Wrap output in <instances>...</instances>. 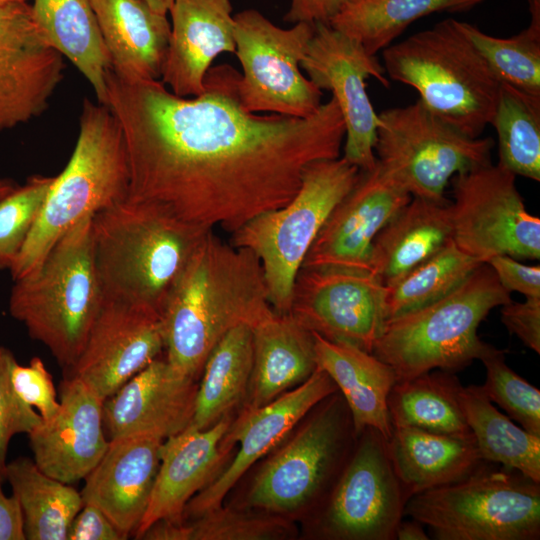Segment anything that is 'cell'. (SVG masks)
Masks as SVG:
<instances>
[{
    "label": "cell",
    "mask_w": 540,
    "mask_h": 540,
    "mask_svg": "<svg viewBox=\"0 0 540 540\" xmlns=\"http://www.w3.org/2000/svg\"><path fill=\"white\" fill-rule=\"evenodd\" d=\"M359 171L341 156L316 161L304 170L288 204L256 215L232 233V245L250 250L259 259L275 313L288 314L293 285L307 252Z\"/></svg>",
    "instance_id": "obj_9"
},
{
    "label": "cell",
    "mask_w": 540,
    "mask_h": 540,
    "mask_svg": "<svg viewBox=\"0 0 540 540\" xmlns=\"http://www.w3.org/2000/svg\"><path fill=\"white\" fill-rule=\"evenodd\" d=\"M230 0H174L161 82L179 97H195L221 53L235 52Z\"/></svg>",
    "instance_id": "obj_24"
},
{
    "label": "cell",
    "mask_w": 540,
    "mask_h": 540,
    "mask_svg": "<svg viewBox=\"0 0 540 540\" xmlns=\"http://www.w3.org/2000/svg\"><path fill=\"white\" fill-rule=\"evenodd\" d=\"M314 30L305 22L281 28L256 9L234 14L237 95L246 111L304 118L319 109L322 90L300 71Z\"/></svg>",
    "instance_id": "obj_12"
},
{
    "label": "cell",
    "mask_w": 540,
    "mask_h": 540,
    "mask_svg": "<svg viewBox=\"0 0 540 540\" xmlns=\"http://www.w3.org/2000/svg\"><path fill=\"white\" fill-rule=\"evenodd\" d=\"M349 0H290L284 16L289 23L329 24Z\"/></svg>",
    "instance_id": "obj_48"
},
{
    "label": "cell",
    "mask_w": 540,
    "mask_h": 540,
    "mask_svg": "<svg viewBox=\"0 0 540 540\" xmlns=\"http://www.w3.org/2000/svg\"><path fill=\"white\" fill-rule=\"evenodd\" d=\"M163 349L157 312L104 298L68 375L84 381L105 400L157 359Z\"/></svg>",
    "instance_id": "obj_19"
},
{
    "label": "cell",
    "mask_w": 540,
    "mask_h": 540,
    "mask_svg": "<svg viewBox=\"0 0 540 540\" xmlns=\"http://www.w3.org/2000/svg\"><path fill=\"white\" fill-rule=\"evenodd\" d=\"M93 216L73 225L36 270L15 280L9 299L10 314L67 370L104 300L94 261Z\"/></svg>",
    "instance_id": "obj_6"
},
{
    "label": "cell",
    "mask_w": 540,
    "mask_h": 540,
    "mask_svg": "<svg viewBox=\"0 0 540 540\" xmlns=\"http://www.w3.org/2000/svg\"><path fill=\"white\" fill-rule=\"evenodd\" d=\"M54 177L34 175L0 200V270L10 269L49 193Z\"/></svg>",
    "instance_id": "obj_42"
},
{
    "label": "cell",
    "mask_w": 540,
    "mask_h": 540,
    "mask_svg": "<svg viewBox=\"0 0 540 540\" xmlns=\"http://www.w3.org/2000/svg\"><path fill=\"white\" fill-rule=\"evenodd\" d=\"M16 359L11 350L0 345V466L6 465L10 440L16 434L32 432L42 423L39 413L15 392L11 370Z\"/></svg>",
    "instance_id": "obj_43"
},
{
    "label": "cell",
    "mask_w": 540,
    "mask_h": 540,
    "mask_svg": "<svg viewBox=\"0 0 540 540\" xmlns=\"http://www.w3.org/2000/svg\"><path fill=\"white\" fill-rule=\"evenodd\" d=\"M300 68L320 90L330 91L339 107L345 124L342 157L360 170L373 168L380 119L366 80L373 77L385 87L390 85L376 55L330 24L317 23Z\"/></svg>",
    "instance_id": "obj_15"
},
{
    "label": "cell",
    "mask_w": 540,
    "mask_h": 540,
    "mask_svg": "<svg viewBox=\"0 0 540 540\" xmlns=\"http://www.w3.org/2000/svg\"><path fill=\"white\" fill-rule=\"evenodd\" d=\"M112 70L131 80H159L170 22L144 0H90Z\"/></svg>",
    "instance_id": "obj_26"
},
{
    "label": "cell",
    "mask_w": 540,
    "mask_h": 540,
    "mask_svg": "<svg viewBox=\"0 0 540 540\" xmlns=\"http://www.w3.org/2000/svg\"><path fill=\"white\" fill-rule=\"evenodd\" d=\"M210 230L127 198L98 211L92 237L104 298L160 315L169 291Z\"/></svg>",
    "instance_id": "obj_3"
},
{
    "label": "cell",
    "mask_w": 540,
    "mask_h": 540,
    "mask_svg": "<svg viewBox=\"0 0 540 540\" xmlns=\"http://www.w3.org/2000/svg\"><path fill=\"white\" fill-rule=\"evenodd\" d=\"M387 448L408 500L424 491L460 481L486 462L472 433L451 435L398 426L392 428Z\"/></svg>",
    "instance_id": "obj_28"
},
{
    "label": "cell",
    "mask_w": 540,
    "mask_h": 540,
    "mask_svg": "<svg viewBox=\"0 0 540 540\" xmlns=\"http://www.w3.org/2000/svg\"><path fill=\"white\" fill-rule=\"evenodd\" d=\"M483 263L451 239L435 254L385 285L387 319L433 303L458 288Z\"/></svg>",
    "instance_id": "obj_38"
},
{
    "label": "cell",
    "mask_w": 540,
    "mask_h": 540,
    "mask_svg": "<svg viewBox=\"0 0 540 540\" xmlns=\"http://www.w3.org/2000/svg\"><path fill=\"white\" fill-rule=\"evenodd\" d=\"M460 401L482 459L517 470L540 483V436L501 413L480 385L463 386Z\"/></svg>",
    "instance_id": "obj_35"
},
{
    "label": "cell",
    "mask_w": 540,
    "mask_h": 540,
    "mask_svg": "<svg viewBox=\"0 0 540 540\" xmlns=\"http://www.w3.org/2000/svg\"><path fill=\"white\" fill-rule=\"evenodd\" d=\"M510 294L483 263L443 298L387 319L372 353L393 369L397 381L435 369L455 373L487 350L477 329L492 309L511 301Z\"/></svg>",
    "instance_id": "obj_7"
},
{
    "label": "cell",
    "mask_w": 540,
    "mask_h": 540,
    "mask_svg": "<svg viewBox=\"0 0 540 540\" xmlns=\"http://www.w3.org/2000/svg\"><path fill=\"white\" fill-rule=\"evenodd\" d=\"M404 515L436 540H539L540 483L485 462L460 481L412 496Z\"/></svg>",
    "instance_id": "obj_8"
},
{
    "label": "cell",
    "mask_w": 540,
    "mask_h": 540,
    "mask_svg": "<svg viewBox=\"0 0 540 540\" xmlns=\"http://www.w3.org/2000/svg\"><path fill=\"white\" fill-rule=\"evenodd\" d=\"M338 391L331 377L319 367L302 384L257 408H245L231 422L222 447L239 449L230 464L186 505L183 520L222 506L227 493L249 468L276 446L322 400Z\"/></svg>",
    "instance_id": "obj_18"
},
{
    "label": "cell",
    "mask_w": 540,
    "mask_h": 540,
    "mask_svg": "<svg viewBox=\"0 0 540 540\" xmlns=\"http://www.w3.org/2000/svg\"><path fill=\"white\" fill-rule=\"evenodd\" d=\"M313 335L317 367L336 384L349 409L356 436L372 427L388 440L393 427L387 399L397 382L393 369L355 345Z\"/></svg>",
    "instance_id": "obj_27"
},
{
    "label": "cell",
    "mask_w": 540,
    "mask_h": 540,
    "mask_svg": "<svg viewBox=\"0 0 540 540\" xmlns=\"http://www.w3.org/2000/svg\"><path fill=\"white\" fill-rule=\"evenodd\" d=\"M356 440L347 404L336 391L261 467L247 494V506L285 514L321 499L346 465Z\"/></svg>",
    "instance_id": "obj_10"
},
{
    "label": "cell",
    "mask_w": 540,
    "mask_h": 540,
    "mask_svg": "<svg viewBox=\"0 0 540 540\" xmlns=\"http://www.w3.org/2000/svg\"><path fill=\"white\" fill-rule=\"evenodd\" d=\"M104 400L84 381L68 375L60 385V411L28 434L33 460L47 475L67 484L84 479L109 445Z\"/></svg>",
    "instance_id": "obj_22"
},
{
    "label": "cell",
    "mask_w": 540,
    "mask_h": 540,
    "mask_svg": "<svg viewBox=\"0 0 540 540\" xmlns=\"http://www.w3.org/2000/svg\"><path fill=\"white\" fill-rule=\"evenodd\" d=\"M515 178L492 163L452 178V240L482 263L497 255L540 258V219L526 210Z\"/></svg>",
    "instance_id": "obj_13"
},
{
    "label": "cell",
    "mask_w": 540,
    "mask_h": 540,
    "mask_svg": "<svg viewBox=\"0 0 540 540\" xmlns=\"http://www.w3.org/2000/svg\"><path fill=\"white\" fill-rule=\"evenodd\" d=\"M252 366V328L240 325L210 352L198 384L194 414L186 429L204 430L228 416L248 391Z\"/></svg>",
    "instance_id": "obj_32"
},
{
    "label": "cell",
    "mask_w": 540,
    "mask_h": 540,
    "mask_svg": "<svg viewBox=\"0 0 540 540\" xmlns=\"http://www.w3.org/2000/svg\"><path fill=\"white\" fill-rule=\"evenodd\" d=\"M279 514L252 515L222 506L183 522L184 540H270L293 535Z\"/></svg>",
    "instance_id": "obj_41"
},
{
    "label": "cell",
    "mask_w": 540,
    "mask_h": 540,
    "mask_svg": "<svg viewBox=\"0 0 540 540\" xmlns=\"http://www.w3.org/2000/svg\"><path fill=\"white\" fill-rule=\"evenodd\" d=\"M378 116L376 159L412 197L444 200L455 175L491 163L492 138L466 136L419 100Z\"/></svg>",
    "instance_id": "obj_11"
},
{
    "label": "cell",
    "mask_w": 540,
    "mask_h": 540,
    "mask_svg": "<svg viewBox=\"0 0 540 540\" xmlns=\"http://www.w3.org/2000/svg\"><path fill=\"white\" fill-rule=\"evenodd\" d=\"M288 314L312 333L372 353L387 320L385 285L371 271L301 267Z\"/></svg>",
    "instance_id": "obj_16"
},
{
    "label": "cell",
    "mask_w": 540,
    "mask_h": 540,
    "mask_svg": "<svg viewBox=\"0 0 540 540\" xmlns=\"http://www.w3.org/2000/svg\"><path fill=\"white\" fill-rule=\"evenodd\" d=\"M253 366L246 408L261 407L305 382L316 370L314 335L289 314L252 328Z\"/></svg>",
    "instance_id": "obj_29"
},
{
    "label": "cell",
    "mask_w": 540,
    "mask_h": 540,
    "mask_svg": "<svg viewBox=\"0 0 540 540\" xmlns=\"http://www.w3.org/2000/svg\"><path fill=\"white\" fill-rule=\"evenodd\" d=\"M451 239L450 201L412 197L375 237L370 270L384 285L389 284Z\"/></svg>",
    "instance_id": "obj_30"
},
{
    "label": "cell",
    "mask_w": 540,
    "mask_h": 540,
    "mask_svg": "<svg viewBox=\"0 0 540 540\" xmlns=\"http://www.w3.org/2000/svg\"><path fill=\"white\" fill-rule=\"evenodd\" d=\"M154 11L167 15L174 0H144Z\"/></svg>",
    "instance_id": "obj_51"
},
{
    "label": "cell",
    "mask_w": 540,
    "mask_h": 540,
    "mask_svg": "<svg viewBox=\"0 0 540 540\" xmlns=\"http://www.w3.org/2000/svg\"><path fill=\"white\" fill-rule=\"evenodd\" d=\"M491 125L498 137V164L540 181V96L501 82Z\"/></svg>",
    "instance_id": "obj_37"
},
{
    "label": "cell",
    "mask_w": 540,
    "mask_h": 540,
    "mask_svg": "<svg viewBox=\"0 0 540 540\" xmlns=\"http://www.w3.org/2000/svg\"><path fill=\"white\" fill-rule=\"evenodd\" d=\"M33 15L51 46L87 79L98 103L106 102L112 69L90 0H33Z\"/></svg>",
    "instance_id": "obj_31"
},
{
    "label": "cell",
    "mask_w": 540,
    "mask_h": 540,
    "mask_svg": "<svg viewBox=\"0 0 540 540\" xmlns=\"http://www.w3.org/2000/svg\"><path fill=\"white\" fill-rule=\"evenodd\" d=\"M110 519L96 506L84 503L73 518L66 540H123Z\"/></svg>",
    "instance_id": "obj_47"
},
{
    "label": "cell",
    "mask_w": 540,
    "mask_h": 540,
    "mask_svg": "<svg viewBox=\"0 0 540 540\" xmlns=\"http://www.w3.org/2000/svg\"><path fill=\"white\" fill-rule=\"evenodd\" d=\"M529 25L508 38L488 35L476 26L459 21L500 82L540 96V0H528Z\"/></svg>",
    "instance_id": "obj_39"
},
{
    "label": "cell",
    "mask_w": 540,
    "mask_h": 540,
    "mask_svg": "<svg viewBox=\"0 0 540 540\" xmlns=\"http://www.w3.org/2000/svg\"><path fill=\"white\" fill-rule=\"evenodd\" d=\"M500 285L509 293L540 297V266L527 265L507 255H497L487 262Z\"/></svg>",
    "instance_id": "obj_46"
},
{
    "label": "cell",
    "mask_w": 540,
    "mask_h": 540,
    "mask_svg": "<svg viewBox=\"0 0 540 540\" xmlns=\"http://www.w3.org/2000/svg\"><path fill=\"white\" fill-rule=\"evenodd\" d=\"M228 416L204 430L185 429L163 441L159 468L145 514L134 536L158 521H183L187 503L219 474L227 452Z\"/></svg>",
    "instance_id": "obj_25"
},
{
    "label": "cell",
    "mask_w": 540,
    "mask_h": 540,
    "mask_svg": "<svg viewBox=\"0 0 540 540\" xmlns=\"http://www.w3.org/2000/svg\"><path fill=\"white\" fill-rule=\"evenodd\" d=\"M63 56L28 2L0 3V131L42 115L64 77Z\"/></svg>",
    "instance_id": "obj_17"
},
{
    "label": "cell",
    "mask_w": 540,
    "mask_h": 540,
    "mask_svg": "<svg viewBox=\"0 0 540 540\" xmlns=\"http://www.w3.org/2000/svg\"><path fill=\"white\" fill-rule=\"evenodd\" d=\"M11 381L17 395L37 410L43 422H50L57 416L60 401L52 376L39 357H33L25 366L16 361L11 370Z\"/></svg>",
    "instance_id": "obj_44"
},
{
    "label": "cell",
    "mask_w": 540,
    "mask_h": 540,
    "mask_svg": "<svg viewBox=\"0 0 540 540\" xmlns=\"http://www.w3.org/2000/svg\"><path fill=\"white\" fill-rule=\"evenodd\" d=\"M412 196L376 161L360 170L350 191L329 214L302 267L370 270L372 244Z\"/></svg>",
    "instance_id": "obj_20"
},
{
    "label": "cell",
    "mask_w": 540,
    "mask_h": 540,
    "mask_svg": "<svg viewBox=\"0 0 540 540\" xmlns=\"http://www.w3.org/2000/svg\"><path fill=\"white\" fill-rule=\"evenodd\" d=\"M6 481L17 497L28 540H66L68 528L82 508L81 493L44 473L28 457L5 465Z\"/></svg>",
    "instance_id": "obj_34"
},
{
    "label": "cell",
    "mask_w": 540,
    "mask_h": 540,
    "mask_svg": "<svg viewBox=\"0 0 540 540\" xmlns=\"http://www.w3.org/2000/svg\"><path fill=\"white\" fill-rule=\"evenodd\" d=\"M429 535L424 530V525L415 520H401L396 527L394 540H428Z\"/></svg>",
    "instance_id": "obj_50"
},
{
    "label": "cell",
    "mask_w": 540,
    "mask_h": 540,
    "mask_svg": "<svg viewBox=\"0 0 540 540\" xmlns=\"http://www.w3.org/2000/svg\"><path fill=\"white\" fill-rule=\"evenodd\" d=\"M239 73L211 67L203 92L179 97L159 80L110 69L106 102L120 123L129 163L127 199L233 233L297 193L310 164L340 157L345 124L333 97L304 118L246 111Z\"/></svg>",
    "instance_id": "obj_1"
},
{
    "label": "cell",
    "mask_w": 540,
    "mask_h": 540,
    "mask_svg": "<svg viewBox=\"0 0 540 540\" xmlns=\"http://www.w3.org/2000/svg\"><path fill=\"white\" fill-rule=\"evenodd\" d=\"M407 501L387 440L367 427L328 492L317 531L330 539L394 540Z\"/></svg>",
    "instance_id": "obj_14"
},
{
    "label": "cell",
    "mask_w": 540,
    "mask_h": 540,
    "mask_svg": "<svg viewBox=\"0 0 540 540\" xmlns=\"http://www.w3.org/2000/svg\"><path fill=\"white\" fill-rule=\"evenodd\" d=\"M275 314L262 265L246 248L213 229L200 242L160 311L166 361L197 380L216 344L233 328H251Z\"/></svg>",
    "instance_id": "obj_2"
},
{
    "label": "cell",
    "mask_w": 540,
    "mask_h": 540,
    "mask_svg": "<svg viewBox=\"0 0 540 540\" xmlns=\"http://www.w3.org/2000/svg\"><path fill=\"white\" fill-rule=\"evenodd\" d=\"M197 388V380L182 375L158 357L104 400L107 437L166 440L181 433L192 420Z\"/></svg>",
    "instance_id": "obj_21"
},
{
    "label": "cell",
    "mask_w": 540,
    "mask_h": 540,
    "mask_svg": "<svg viewBox=\"0 0 540 540\" xmlns=\"http://www.w3.org/2000/svg\"><path fill=\"white\" fill-rule=\"evenodd\" d=\"M6 481L5 465L0 466V540H25L24 518L17 497L6 496L2 489Z\"/></svg>",
    "instance_id": "obj_49"
},
{
    "label": "cell",
    "mask_w": 540,
    "mask_h": 540,
    "mask_svg": "<svg viewBox=\"0 0 540 540\" xmlns=\"http://www.w3.org/2000/svg\"><path fill=\"white\" fill-rule=\"evenodd\" d=\"M390 79L413 87L434 115L471 138L491 123L501 82L462 31L444 19L382 50Z\"/></svg>",
    "instance_id": "obj_5"
},
{
    "label": "cell",
    "mask_w": 540,
    "mask_h": 540,
    "mask_svg": "<svg viewBox=\"0 0 540 540\" xmlns=\"http://www.w3.org/2000/svg\"><path fill=\"white\" fill-rule=\"evenodd\" d=\"M501 321L525 346L540 353V297H525L523 302L511 300L502 305Z\"/></svg>",
    "instance_id": "obj_45"
},
{
    "label": "cell",
    "mask_w": 540,
    "mask_h": 540,
    "mask_svg": "<svg viewBox=\"0 0 540 540\" xmlns=\"http://www.w3.org/2000/svg\"><path fill=\"white\" fill-rule=\"evenodd\" d=\"M462 387L454 372L440 369L397 381L387 399L392 427L451 435L471 433L460 401Z\"/></svg>",
    "instance_id": "obj_33"
},
{
    "label": "cell",
    "mask_w": 540,
    "mask_h": 540,
    "mask_svg": "<svg viewBox=\"0 0 540 540\" xmlns=\"http://www.w3.org/2000/svg\"><path fill=\"white\" fill-rule=\"evenodd\" d=\"M29 0H0V3H9V2H28Z\"/></svg>",
    "instance_id": "obj_53"
},
{
    "label": "cell",
    "mask_w": 540,
    "mask_h": 540,
    "mask_svg": "<svg viewBox=\"0 0 540 540\" xmlns=\"http://www.w3.org/2000/svg\"><path fill=\"white\" fill-rule=\"evenodd\" d=\"M18 185L15 181L8 178H0V200L13 192Z\"/></svg>",
    "instance_id": "obj_52"
},
{
    "label": "cell",
    "mask_w": 540,
    "mask_h": 540,
    "mask_svg": "<svg viewBox=\"0 0 540 540\" xmlns=\"http://www.w3.org/2000/svg\"><path fill=\"white\" fill-rule=\"evenodd\" d=\"M484 0H349L329 23L376 55L409 25L434 13H464Z\"/></svg>",
    "instance_id": "obj_36"
},
{
    "label": "cell",
    "mask_w": 540,
    "mask_h": 540,
    "mask_svg": "<svg viewBox=\"0 0 540 540\" xmlns=\"http://www.w3.org/2000/svg\"><path fill=\"white\" fill-rule=\"evenodd\" d=\"M164 440L151 436L112 439L84 478L83 502L99 508L127 539L148 506Z\"/></svg>",
    "instance_id": "obj_23"
},
{
    "label": "cell",
    "mask_w": 540,
    "mask_h": 540,
    "mask_svg": "<svg viewBox=\"0 0 540 540\" xmlns=\"http://www.w3.org/2000/svg\"><path fill=\"white\" fill-rule=\"evenodd\" d=\"M71 158L54 177L43 207L10 267L13 280L36 270L78 221L126 199L129 163L124 135L111 110L83 100Z\"/></svg>",
    "instance_id": "obj_4"
},
{
    "label": "cell",
    "mask_w": 540,
    "mask_h": 540,
    "mask_svg": "<svg viewBox=\"0 0 540 540\" xmlns=\"http://www.w3.org/2000/svg\"><path fill=\"white\" fill-rule=\"evenodd\" d=\"M479 360L486 370L480 385L486 397L523 429L540 436V390L507 365L504 350L489 344Z\"/></svg>",
    "instance_id": "obj_40"
}]
</instances>
